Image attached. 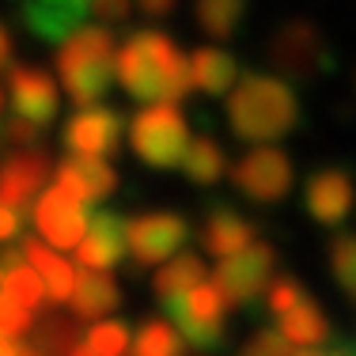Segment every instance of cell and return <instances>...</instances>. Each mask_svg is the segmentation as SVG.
<instances>
[{
  "label": "cell",
  "instance_id": "obj_1",
  "mask_svg": "<svg viewBox=\"0 0 356 356\" xmlns=\"http://www.w3.org/2000/svg\"><path fill=\"white\" fill-rule=\"evenodd\" d=\"M114 76L137 103H178L190 91V65L163 31H137L114 49Z\"/></svg>",
  "mask_w": 356,
  "mask_h": 356
},
{
  "label": "cell",
  "instance_id": "obj_2",
  "mask_svg": "<svg viewBox=\"0 0 356 356\" xmlns=\"http://www.w3.org/2000/svg\"><path fill=\"white\" fill-rule=\"evenodd\" d=\"M227 122L239 140L269 144L281 140L300 122V99L281 76H239L227 95Z\"/></svg>",
  "mask_w": 356,
  "mask_h": 356
},
{
  "label": "cell",
  "instance_id": "obj_3",
  "mask_svg": "<svg viewBox=\"0 0 356 356\" xmlns=\"http://www.w3.org/2000/svg\"><path fill=\"white\" fill-rule=\"evenodd\" d=\"M114 49L118 38L110 27H76L69 38L57 42V76L65 95L76 106H91L114 83Z\"/></svg>",
  "mask_w": 356,
  "mask_h": 356
},
{
  "label": "cell",
  "instance_id": "obj_4",
  "mask_svg": "<svg viewBox=\"0 0 356 356\" xmlns=\"http://www.w3.org/2000/svg\"><path fill=\"white\" fill-rule=\"evenodd\" d=\"M129 144L140 156V163L171 171L182 163L186 144H190V125L175 103H144L129 122Z\"/></svg>",
  "mask_w": 356,
  "mask_h": 356
},
{
  "label": "cell",
  "instance_id": "obj_5",
  "mask_svg": "<svg viewBox=\"0 0 356 356\" xmlns=\"http://www.w3.org/2000/svg\"><path fill=\"white\" fill-rule=\"evenodd\" d=\"M269 61L281 80H315L330 69V46L311 19L296 15L269 35Z\"/></svg>",
  "mask_w": 356,
  "mask_h": 356
},
{
  "label": "cell",
  "instance_id": "obj_6",
  "mask_svg": "<svg viewBox=\"0 0 356 356\" xmlns=\"http://www.w3.org/2000/svg\"><path fill=\"white\" fill-rule=\"evenodd\" d=\"M167 307V322L178 330L186 345L193 349H216L224 341V315H227V303L220 296L216 284H193L190 292H182L178 300L163 303Z\"/></svg>",
  "mask_w": 356,
  "mask_h": 356
},
{
  "label": "cell",
  "instance_id": "obj_7",
  "mask_svg": "<svg viewBox=\"0 0 356 356\" xmlns=\"http://www.w3.org/2000/svg\"><path fill=\"white\" fill-rule=\"evenodd\" d=\"M273 269H277L273 247L250 243V247H243L239 254H232V258H220L213 284L220 288L227 311L232 307H250V303L266 292V284L273 281Z\"/></svg>",
  "mask_w": 356,
  "mask_h": 356
},
{
  "label": "cell",
  "instance_id": "obj_8",
  "mask_svg": "<svg viewBox=\"0 0 356 356\" xmlns=\"http://www.w3.org/2000/svg\"><path fill=\"white\" fill-rule=\"evenodd\" d=\"M232 182L254 205H277L292 193V159L277 144H258L232 167Z\"/></svg>",
  "mask_w": 356,
  "mask_h": 356
},
{
  "label": "cell",
  "instance_id": "obj_9",
  "mask_svg": "<svg viewBox=\"0 0 356 356\" xmlns=\"http://www.w3.org/2000/svg\"><path fill=\"white\" fill-rule=\"evenodd\" d=\"M186 235H190V224H186L178 213H144L133 220H122V239L125 250L137 266H159L171 254L182 250Z\"/></svg>",
  "mask_w": 356,
  "mask_h": 356
},
{
  "label": "cell",
  "instance_id": "obj_10",
  "mask_svg": "<svg viewBox=\"0 0 356 356\" xmlns=\"http://www.w3.org/2000/svg\"><path fill=\"white\" fill-rule=\"evenodd\" d=\"M122 133H125V122H122L118 110H110L103 103H91V106H80L69 118V125H65V144H69L72 156L106 159L122 148Z\"/></svg>",
  "mask_w": 356,
  "mask_h": 356
},
{
  "label": "cell",
  "instance_id": "obj_11",
  "mask_svg": "<svg viewBox=\"0 0 356 356\" xmlns=\"http://www.w3.org/2000/svg\"><path fill=\"white\" fill-rule=\"evenodd\" d=\"M8 95H12L15 118H27L38 129H46L61 110L54 76L46 69H31V65H8Z\"/></svg>",
  "mask_w": 356,
  "mask_h": 356
},
{
  "label": "cell",
  "instance_id": "obj_12",
  "mask_svg": "<svg viewBox=\"0 0 356 356\" xmlns=\"http://www.w3.org/2000/svg\"><path fill=\"white\" fill-rule=\"evenodd\" d=\"M35 224L42 232V243L57 250H69L80 243L83 227H88V209L80 201H72L69 193H61L57 186L38 193L35 201Z\"/></svg>",
  "mask_w": 356,
  "mask_h": 356
},
{
  "label": "cell",
  "instance_id": "obj_13",
  "mask_svg": "<svg viewBox=\"0 0 356 356\" xmlns=\"http://www.w3.org/2000/svg\"><path fill=\"white\" fill-rule=\"evenodd\" d=\"M356 201V182L349 171L341 167H322L307 178V190H303V205H307V216L322 227H337L345 216L353 213Z\"/></svg>",
  "mask_w": 356,
  "mask_h": 356
},
{
  "label": "cell",
  "instance_id": "obj_14",
  "mask_svg": "<svg viewBox=\"0 0 356 356\" xmlns=\"http://www.w3.org/2000/svg\"><path fill=\"white\" fill-rule=\"evenodd\" d=\"M46 175H49V156L38 144L8 156L4 163H0V205L15 209V213H27L31 201L42 193Z\"/></svg>",
  "mask_w": 356,
  "mask_h": 356
},
{
  "label": "cell",
  "instance_id": "obj_15",
  "mask_svg": "<svg viewBox=\"0 0 356 356\" xmlns=\"http://www.w3.org/2000/svg\"><path fill=\"white\" fill-rule=\"evenodd\" d=\"M54 186L88 209V205H95V201H103L118 190V175H114V167L99 156H69L54 171Z\"/></svg>",
  "mask_w": 356,
  "mask_h": 356
},
{
  "label": "cell",
  "instance_id": "obj_16",
  "mask_svg": "<svg viewBox=\"0 0 356 356\" xmlns=\"http://www.w3.org/2000/svg\"><path fill=\"white\" fill-rule=\"evenodd\" d=\"M125 239H122V216L114 213H95L88 216V227H83L80 243H76V261L83 269H114L122 261Z\"/></svg>",
  "mask_w": 356,
  "mask_h": 356
},
{
  "label": "cell",
  "instance_id": "obj_17",
  "mask_svg": "<svg viewBox=\"0 0 356 356\" xmlns=\"http://www.w3.org/2000/svg\"><path fill=\"white\" fill-rule=\"evenodd\" d=\"M88 19V0H27L23 4V23L42 42H61Z\"/></svg>",
  "mask_w": 356,
  "mask_h": 356
},
{
  "label": "cell",
  "instance_id": "obj_18",
  "mask_svg": "<svg viewBox=\"0 0 356 356\" xmlns=\"http://www.w3.org/2000/svg\"><path fill=\"white\" fill-rule=\"evenodd\" d=\"M258 227L250 220H243L235 209L227 205H216L213 213L205 216V227H201V247H205L213 258H232L239 254L243 247H250Z\"/></svg>",
  "mask_w": 356,
  "mask_h": 356
},
{
  "label": "cell",
  "instance_id": "obj_19",
  "mask_svg": "<svg viewBox=\"0 0 356 356\" xmlns=\"http://www.w3.org/2000/svg\"><path fill=\"white\" fill-rule=\"evenodd\" d=\"M118 300H122V292H118L110 273H103V269H83V273H76L72 292H69V307L76 318L95 322V318L110 315L118 307Z\"/></svg>",
  "mask_w": 356,
  "mask_h": 356
},
{
  "label": "cell",
  "instance_id": "obj_20",
  "mask_svg": "<svg viewBox=\"0 0 356 356\" xmlns=\"http://www.w3.org/2000/svg\"><path fill=\"white\" fill-rule=\"evenodd\" d=\"M19 254L31 261V269L38 273L42 288H46V300L49 303H69V292H72V281H76V269L69 266V261H65L57 250H49L42 239H35V235L23 239Z\"/></svg>",
  "mask_w": 356,
  "mask_h": 356
},
{
  "label": "cell",
  "instance_id": "obj_21",
  "mask_svg": "<svg viewBox=\"0 0 356 356\" xmlns=\"http://www.w3.org/2000/svg\"><path fill=\"white\" fill-rule=\"evenodd\" d=\"M190 65V88L205 91V95H224L232 91V83L239 80V65L227 49H216V46H201L193 49V57H186Z\"/></svg>",
  "mask_w": 356,
  "mask_h": 356
},
{
  "label": "cell",
  "instance_id": "obj_22",
  "mask_svg": "<svg viewBox=\"0 0 356 356\" xmlns=\"http://www.w3.org/2000/svg\"><path fill=\"white\" fill-rule=\"evenodd\" d=\"M281 337L292 341V345H300V349L303 345H322L330 337V322H326L322 307L311 300V296H303L292 311L281 315Z\"/></svg>",
  "mask_w": 356,
  "mask_h": 356
},
{
  "label": "cell",
  "instance_id": "obj_23",
  "mask_svg": "<svg viewBox=\"0 0 356 356\" xmlns=\"http://www.w3.org/2000/svg\"><path fill=\"white\" fill-rule=\"evenodd\" d=\"M201 281H205V261H201L197 254H171V261L159 266L152 288H156L159 303H171V300H178L182 292H190V288L201 284Z\"/></svg>",
  "mask_w": 356,
  "mask_h": 356
},
{
  "label": "cell",
  "instance_id": "obj_24",
  "mask_svg": "<svg viewBox=\"0 0 356 356\" xmlns=\"http://www.w3.org/2000/svg\"><path fill=\"white\" fill-rule=\"evenodd\" d=\"M0 269H4V296L8 300H15L27 311H38L42 303H46V288H42L35 269L23 266L19 250H8L4 258H0Z\"/></svg>",
  "mask_w": 356,
  "mask_h": 356
},
{
  "label": "cell",
  "instance_id": "obj_25",
  "mask_svg": "<svg viewBox=\"0 0 356 356\" xmlns=\"http://www.w3.org/2000/svg\"><path fill=\"white\" fill-rule=\"evenodd\" d=\"M178 167L186 171L190 182L213 186L227 171V156H224V148H220L213 137H193L190 144H186V156H182V163H178Z\"/></svg>",
  "mask_w": 356,
  "mask_h": 356
},
{
  "label": "cell",
  "instance_id": "obj_26",
  "mask_svg": "<svg viewBox=\"0 0 356 356\" xmlns=\"http://www.w3.org/2000/svg\"><path fill=\"white\" fill-rule=\"evenodd\" d=\"M193 15L209 38L224 42L239 31L243 15H247V0H193Z\"/></svg>",
  "mask_w": 356,
  "mask_h": 356
},
{
  "label": "cell",
  "instance_id": "obj_27",
  "mask_svg": "<svg viewBox=\"0 0 356 356\" xmlns=\"http://www.w3.org/2000/svg\"><path fill=\"white\" fill-rule=\"evenodd\" d=\"M330 273L356 303V232H337L330 239Z\"/></svg>",
  "mask_w": 356,
  "mask_h": 356
},
{
  "label": "cell",
  "instance_id": "obj_28",
  "mask_svg": "<svg viewBox=\"0 0 356 356\" xmlns=\"http://www.w3.org/2000/svg\"><path fill=\"white\" fill-rule=\"evenodd\" d=\"M35 349L42 356H69L76 345H80V330H76V322L69 318H57V315H46L38 322V334H35Z\"/></svg>",
  "mask_w": 356,
  "mask_h": 356
},
{
  "label": "cell",
  "instance_id": "obj_29",
  "mask_svg": "<svg viewBox=\"0 0 356 356\" xmlns=\"http://www.w3.org/2000/svg\"><path fill=\"white\" fill-rule=\"evenodd\" d=\"M186 349V341L178 337V330L167 318H148L137 330V356L140 353H163V356H178Z\"/></svg>",
  "mask_w": 356,
  "mask_h": 356
},
{
  "label": "cell",
  "instance_id": "obj_30",
  "mask_svg": "<svg viewBox=\"0 0 356 356\" xmlns=\"http://www.w3.org/2000/svg\"><path fill=\"white\" fill-rule=\"evenodd\" d=\"M129 326L125 322H95L88 330V349L95 356H122L129 349Z\"/></svg>",
  "mask_w": 356,
  "mask_h": 356
},
{
  "label": "cell",
  "instance_id": "obj_31",
  "mask_svg": "<svg viewBox=\"0 0 356 356\" xmlns=\"http://www.w3.org/2000/svg\"><path fill=\"white\" fill-rule=\"evenodd\" d=\"M303 296H307V288L296 281V277H273V281L266 284V311L269 315H284V311H292Z\"/></svg>",
  "mask_w": 356,
  "mask_h": 356
},
{
  "label": "cell",
  "instance_id": "obj_32",
  "mask_svg": "<svg viewBox=\"0 0 356 356\" xmlns=\"http://www.w3.org/2000/svg\"><path fill=\"white\" fill-rule=\"evenodd\" d=\"M31 318H35V311L19 307L15 300H8L4 292H0V334L4 337H19L31 330Z\"/></svg>",
  "mask_w": 356,
  "mask_h": 356
},
{
  "label": "cell",
  "instance_id": "obj_33",
  "mask_svg": "<svg viewBox=\"0 0 356 356\" xmlns=\"http://www.w3.org/2000/svg\"><path fill=\"white\" fill-rule=\"evenodd\" d=\"M288 341L281 337V330H258L247 345H243L239 356H288Z\"/></svg>",
  "mask_w": 356,
  "mask_h": 356
},
{
  "label": "cell",
  "instance_id": "obj_34",
  "mask_svg": "<svg viewBox=\"0 0 356 356\" xmlns=\"http://www.w3.org/2000/svg\"><path fill=\"white\" fill-rule=\"evenodd\" d=\"M88 12L95 15L103 27H114V23H125L133 12V0H88Z\"/></svg>",
  "mask_w": 356,
  "mask_h": 356
},
{
  "label": "cell",
  "instance_id": "obj_35",
  "mask_svg": "<svg viewBox=\"0 0 356 356\" xmlns=\"http://www.w3.org/2000/svg\"><path fill=\"white\" fill-rule=\"evenodd\" d=\"M4 140L19 144V148H35V144L42 140V129L35 122H27V118H8L4 122Z\"/></svg>",
  "mask_w": 356,
  "mask_h": 356
},
{
  "label": "cell",
  "instance_id": "obj_36",
  "mask_svg": "<svg viewBox=\"0 0 356 356\" xmlns=\"http://www.w3.org/2000/svg\"><path fill=\"white\" fill-rule=\"evenodd\" d=\"M19 232H23V213H15V209L0 205V243L19 239Z\"/></svg>",
  "mask_w": 356,
  "mask_h": 356
},
{
  "label": "cell",
  "instance_id": "obj_37",
  "mask_svg": "<svg viewBox=\"0 0 356 356\" xmlns=\"http://www.w3.org/2000/svg\"><path fill=\"white\" fill-rule=\"evenodd\" d=\"M137 8L148 19H167V15L178 8V0H137Z\"/></svg>",
  "mask_w": 356,
  "mask_h": 356
},
{
  "label": "cell",
  "instance_id": "obj_38",
  "mask_svg": "<svg viewBox=\"0 0 356 356\" xmlns=\"http://www.w3.org/2000/svg\"><path fill=\"white\" fill-rule=\"evenodd\" d=\"M12 65V35H8V27L0 23V69H8Z\"/></svg>",
  "mask_w": 356,
  "mask_h": 356
},
{
  "label": "cell",
  "instance_id": "obj_39",
  "mask_svg": "<svg viewBox=\"0 0 356 356\" xmlns=\"http://www.w3.org/2000/svg\"><path fill=\"white\" fill-rule=\"evenodd\" d=\"M15 353H19L15 337H4V334H0V356H15Z\"/></svg>",
  "mask_w": 356,
  "mask_h": 356
},
{
  "label": "cell",
  "instance_id": "obj_40",
  "mask_svg": "<svg viewBox=\"0 0 356 356\" xmlns=\"http://www.w3.org/2000/svg\"><path fill=\"white\" fill-rule=\"evenodd\" d=\"M288 356H326V349H318V345H303V349H292Z\"/></svg>",
  "mask_w": 356,
  "mask_h": 356
},
{
  "label": "cell",
  "instance_id": "obj_41",
  "mask_svg": "<svg viewBox=\"0 0 356 356\" xmlns=\"http://www.w3.org/2000/svg\"><path fill=\"white\" fill-rule=\"evenodd\" d=\"M326 356H356V353L349 349V345H337V349H330Z\"/></svg>",
  "mask_w": 356,
  "mask_h": 356
},
{
  "label": "cell",
  "instance_id": "obj_42",
  "mask_svg": "<svg viewBox=\"0 0 356 356\" xmlns=\"http://www.w3.org/2000/svg\"><path fill=\"white\" fill-rule=\"evenodd\" d=\"M69 356H95V353H91V349H88V345H76V349H72Z\"/></svg>",
  "mask_w": 356,
  "mask_h": 356
},
{
  "label": "cell",
  "instance_id": "obj_43",
  "mask_svg": "<svg viewBox=\"0 0 356 356\" xmlns=\"http://www.w3.org/2000/svg\"><path fill=\"white\" fill-rule=\"evenodd\" d=\"M15 356H42V353H38V349H19Z\"/></svg>",
  "mask_w": 356,
  "mask_h": 356
},
{
  "label": "cell",
  "instance_id": "obj_44",
  "mask_svg": "<svg viewBox=\"0 0 356 356\" xmlns=\"http://www.w3.org/2000/svg\"><path fill=\"white\" fill-rule=\"evenodd\" d=\"M140 356H163V353H140Z\"/></svg>",
  "mask_w": 356,
  "mask_h": 356
},
{
  "label": "cell",
  "instance_id": "obj_45",
  "mask_svg": "<svg viewBox=\"0 0 356 356\" xmlns=\"http://www.w3.org/2000/svg\"><path fill=\"white\" fill-rule=\"evenodd\" d=\"M0 110H4V91H0Z\"/></svg>",
  "mask_w": 356,
  "mask_h": 356
},
{
  "label": "cell",
  "instance_id": "obj_46",
  "mask_svg": "<svg viewBox=\"0 0 356 356\" xmlns=\"http://www.w3.org/2000/svg\"><path fill=\"white\" fill-rule=\"evenodd\" d=\"M122 356H133V353H122Z\"/></svg>",
  "mask_w": 356,
  "mask_h": 356
}]
</instances>
